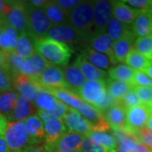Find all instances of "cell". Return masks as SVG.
Returning a JSON list of instances; mask_svg holds the SVG:
<instances>
[{
    "label": "cell",
    "mask_w": 152,
    "mask_h": 152,
    "mask_svg": "<svg viewBox=\"0 0 152 152\" xmlns=\"http://www.w3.org/2000/svg\"><path fill=\"white\" fill-rule=\"evenodd\" d=\"M63 73L69 91L75 94L86 81L81 72L75 65L65 66Z\"/></svg>",
    "instance_id": "25"
},
{
    "label": "cell",
    "mask_w": 152,
    "mask_h": 152,
    "mask_svg": "<svg viewBox=\"0 0 152 152\" xmlns=\"http://www.w3.org/2000/svg\"><path fill=\"white\" fill-rule=\"evenodd\" d=\"M69 107L65 104L58 101L57 107L52 111L45 112V111H37V116L42 119V122H46L51 119H63L66 113L69 110Z\"/></svg>",
    "instance_id": "37"
},
{
    "label": "cell",
    "mask_w": 152,
    "mask_h": 152,
    "mask_svg": "<svg viewBox=\"0 0 152 152\" xmlns=\"http://www.w3.org/2000/svg\"><path fill=\"white\" fill-rule=\"evenodd\" d=\"M126 4L140 12H148L149 1L148 0H127L124 1Z\"/></svg>",
    "instance_id": "47"
},
{
    "label": "cell",
    "mask_w": 152,
    "mask_h": 152,
    "mask_svg": "<svg viewBox=\"0 0 152 152\" xmlns=\"http://www.w3.org/2000/svg\"><path fill=\"white\" fill-rule=\"evenodd\" d=\"M86 136L68 132L54 143H45L44 148L48 152H64L69 151H81V146Z\"/></svg>",
    "instance_id": "10"
},
{
    "label": "cell",
    "mask_w": 152,
    "mask_h": 152,
    "mask_svg": "<svg viewBox=\"0 0 152 152\" xmlns=\"http://www.w3.org/2000/svg\"><path fill=\"white\" fill-rule=\"evenodd\" d=\"M112 3L114 18L126 26H132L140 11L129 7L124 1H112Z\"/></svg>",
    "instance_id": "18"
},
{
    "label": "cell",
    "mask_w": 152,
    "mask_h": 152,
    "mask_svg": "<svg viewBox=\"0 0 152 152\" xmlns=\"http://www.w3.org/2000/svg\"><path fill=\"white\" fill-rule=\"evenodd\" d=\"M50 65L51 64L42 57L35 53L25 59L22 66V74L35 78L41 75Z\"/></svg>",
    "instance_id": "21"
},
{
    "label": "cell",
    "mask_w": 152,
    "mask_h": 152,
    "mask_svg": "<svg viewBox=\"0 0 152 152\" xmlns=\"http://www.w3.org/2000/svg\"><path fill=\"white\" fill-rule=\"evenodd\" d=\"M148 107H149V108H150V110H151V113H152V103L150 104V105H149Z\"/></svg>",
    "instance_id": "59"
},
{
    "label": "cell",
    "mask_w": 152,
    "mask_h": 152,
    "mask_svg": "<svg viewBox=\"0 0 152 152\" xmlns=\"http://www.w3.org/2000/svg\"><path fill=\"white\" fill-rule=\"evenodd\" d=\"M106 85L107 93L117 101H120L127 93L133 89V86L126 82L114 80L111 79H108L106 81Z\"/></svg>",
    "instance_id": "32"
},
{
    "label": "cell",
    "mask_w": 152,
    "mask_h": 152,
    "mask_svg": "<svg viewBox=\"0 0 152 152\" xmlns=\"http://www.w3.org/2000/svg\"><path fill=\"white\" fill-rule=\"evenodd\" d=\"M18 40V31L5 24L0 31V50L4 51L7 53H15Z\"/></svg>",
    "instance_id": "24"
},
{
    "label": "cell",
    "mask_w": 152,
    "mask_h": 152,
    "mask_svg": "<svg viewBox=\"0 0 152 152\" xmlns=\"http://www.w3.org/2000/svg\"><path fill=\"white\" fill-rule=\"evenodd\" d=\"M29 2L31 3V5L37 7V8H43L45 4L48 3V1H45V0H32V1H29Z\"/></svg>",
    "instance_id": "52"
},
{
    "label": "cell",
    "mask_w": 152,
    "mask_h": 152,
    "mask_svg": "<svg viewBox=\"0 0 152 152\" xmlns=\"http://www.w3.org/2000/svg\"><path fill=\"white\" fill-rule=\"evenodd\" d=\"M8 57L9 53L3 50H0V68L8 67Z\"/></svg>",
    "instance_id": "49"
},
{
    "label": "cell",
    "mask_w": 152,
    "mask_h": 152,
    "mask_svg": "<svg viewBox=\"0 0 152 152\" xmlns=\"http://www.w3.org/2000/svg\"><path fill=\"white\" fill-rule=\"evenodd\" d=\"M144 73H145L147 75L149 76L151 79L152 80V61H151V63H150V64L149 66L147 67L146 69H145V71H143Z\"/></svg>",
    "instance_id": "54"
},
{
    "label": "cell",
    "mask_w": 152,
    "mask_h": 152,
    "mask_svg": "<svg viewBox=\"0 0 152 152\" xmlns=\"http://www.w3.org/2000/svg\"><path fill=\"white\" fill-rule=\"evenodd\" d=\"M81 151L83 152H116V151H112L109 150L106 147L102 146L100 145L96 144V142H94L89 137L86 136L84 142L82 144Z\"/></svg>",
    "instance_id": "41"
},
{
    "label": "cell",
    "mask_w": 152,
    "mask_h": 152,
    "mask_svg": "<svg viewBox=\"0 0 152 152\" xmlns=\"http://www.w3.org/2000/svg\"><path fill=\"white\" fill-rule=\"evenodd\" d=\"M47 38L67 45L77 43L81 40L80 36L69 24L53 26L47 35Z\"/></svg>",
    "instance_id": "13"
},
{
    "label": "cell",
    "mask_w": 152,
    "mask_h": 152,
    "mask_svg": "<svg viewBox=\"0 0 152 152\" xmlns=\"http://www.w3.org/2000/svg\"><path fill=\"white\" fill-rule=\"evenodd\" d=\"M116 152H130V151H129L127 149H125V148H124V147L118 146V148L116 149Z\"/></svg>",
    "instance_id": "57"
},
{
    "label": "cell",
    "mask_w": 152,
    "mask_h": 152,
    "mask_svg": "<svg viewBox=\"0 0 152 152\" xmlns=\"http://www.w3.org/2000/svg\"><path fill=\"white\" fill-rule=\"evenodd\" d=\"M40 87L41 91L53 90H68L69 86L65 81L63 69L58 66L50 65L37 77L33 78Z\"/></svg>",
    "instance_id": "5"
},
{
    "label": "cell",
    "mask_w": 152,
    "mask_h": 152,
    "mask_svg": "<svg viewBox=\"0 0 152 152\" xmlns=\"http://www.w3.org/2000/svg\"><path fill=\"white\" fill-rule=\"evenodd\" d=\"M48 91L53 94L61 102L65 104L69 107L75 109V110L79 108L83 102V100L79 97L75 93L72 92L68 90H53V91Z\"/></svg>",
    "instance_id": "33"
},
{
    "label": "cell",
    "mask_w": 152,
    "mask_h": 152,
    "mask_svg": "<svg viewBox=\"0 0 152 152\" xmlns=\"http://www.w3.org/2000/svg\"><path fill=\"white\" fill-rule=\"evenodd\" d=\"M37 109L35 105L27 99L19 95L16 106L6 118L9 123L26 121L31 116L36 115Z\"/></svg>",
    "instance_id": "15"
},
{
    "label": "cell",
    "mask_w": 152,
    "mask_h": 152,
    "mask_svg": "<svg viewBox=\"0 0 152 152\" xmlns=\"http://www.w3.org/2000/svg\"><path fill=\"white\" fill-rule=\"evenodd\" d=\"M113 17L112 1L93 2V34L106 31L109 20ZM92 34V35H93Z\"/></svg>",
    "instance_id": "9"
},
{
    "label": "cell",
    "mask_w": 152,
    "mask_h": 152,
    "mask_svg": "<svg viewBox=\"0 0 152 152\" xmlns=\"http://www.w3.org/2000/svg\"><path fill=\"white\" fill-rule=\"evenodd\" d=\"M13 90L12 75L9 67L0 68V91Z\"/></svg>",
    "instance_id": "42"
},
{
    "label": "cell",
    "mask_w": 152,
    "mask_h": 152,
    "mask_svg": "<svg viewBox=\"0 0 152 152\" xmlns=\"http://www.w3.org/2000/svg\"><path fill=\"white\" fill-rule=\"evenodd\" d=\"M148 12L152 15V0L149 1V10H148Z\"/></svg>",
    "instance_id": "58"
},
{
    "label": "cell",
    "mask_w": 152,
    "mask_h": 152,
    "mask_svg": "<svg viewBox=\"0 0 152 152\" xmlns=\"http://www.w3.org/2000/svg\"><path fill=\"white\" fill-rule=\"evenodd\" d=\"M106 32L109 36V37L113 41V42H116L133 31L131 26H126L114 17H112L107 26Z\"/></svg>",
    "instance_id": "29"
},
{
    "label": "cell",
    "mask_w": 152,
    "mask_h": 152,
    "mask_svg": "<svg viewBox=\"0 0 152 152\" xmlns=\"http://www.w3.org/2000/svg\"><path fill=\"white\" fill-rule=\"evenodd\" d=\"M35 41L36 39L33 38L28 32L20 33L15 53L23 59H26L29 57L35 54Z\"/></svg>",
    "instance_id": "27"
},
{
    "label": "cell",
    "mask_w": 152,
    "mask_h": 152,
    "mask_svg": "<svg viewBox=\"0 0 152 152\" xmlns=\"http://www.w3.org/2000/svg\"><path fill=\"white\" fill-rule=\"evenodd\" d=\"M125 63L126 65L130 67L134 70L145 71V69L150 64L151 61H149L144 56H142L140 53H139L136 50L133 48L127 56Z\"/></svg>",
    "instance_id": "35"
},
{
    "label": "cell",
    "mask_w": 152,
    "mask_h": 152,
    "mask_svg": "<svg viewBox=\"0 0 152 152\" xmlns=\"http://www.w3.org/2000/svg\"><path fill=\"white\" fill-rule=\"evenodd\" d=\"M13 152H22V151H13Z\"/></svg>",
    "instance_id": "61"
},
{
    "label": "cell",
    "mask_w": 152,
    "mask_h": 152,
    "mask_svg": "<svg viewBox=\"0 0 152 152\" xmlns=\"http://www.w3.org/2000/svg\"><path fill=\"white\" fill-rule=\"evenodd\" d=\"M64 152H81V151H64Z\"/></svg>",
    "instance_id": "60"
},
{
    "label": "cell",
    "mask_w": 152,
    "mask_h": 152,
    "mask_svg": "<svg viewBox=\"0 0 152 152\" xmlns=\"http://www.w3.org/2000/svg\"><path fill=\"white\" fill-rule=\"evenodd\" d=\"M80 55L83 56L92 65L102 70L109 69L110 66L112 64L107 56L102 54L101 53H98L96 51L93 50L91 48H86L82 52Z\"/></svg>",
    "instance_id": "28"
},
{
    "label": "cell",
    "mask_w": 152,
    "mask_h": 152,
    "mask_svg": "<svg viewBox=\"0 0 152 152\" xmlns=\"http://www.w3.org/2000/svg\"><path fill=\"white\" fill-rule=\"evenodd\" d=\"M136 37L131 32L113 44V56L117 63H124L127 56L134 48Z\"/></svg>",
    "instance_id": "23"
},
{
    "label": "cell",
    "mask_w": 152,
    "mask_h": 152,
    "mask_svg": "<svg viewBox=\"0 0 152 152\" xmlns=\"http://www.w3.org/2000/svg\"><path fill=\"white\" fill-rule=\"evenodd\" d=\"M27 17V32L36 40L47 37L53 25L48 20L42 8H37L29 1L25 2Z\"/></svg>",
    "instance_id": "3"
},
{
    "label": "cell",
    "mask_w": 152,
    "mask_h": 152,
    "mask_svg": "<svg viewBox=\"0 0 152 152\" xmlns=\"http://www.w3.org/2000/svg\"><path fill=\"white\" fill-rule=\"evenodd\" d=\"M89 137L96 144L106 147L109 150L116 151L118 148V144L113 134H108L107 132H97V131H92Z\"/></svg>",
    "instance_id": "36"
},
{
    "label": "cell",
    "mask_w": 152,
    "mask_h": 152,
    "mask_svg": "<svg viewBox=\"0 0 152 152\" xmlns=\"http://www.w3.org/2000/svg\"><path fill=\"white\" fill-rule=\"evenodd\" d=\"M132 31L136 37L152 35V15L149 12H139L132 25Z\"/></svg>",
    "instance_id": "22"
},
{
    "label": "cell",
    "mask_w": 152,
    "mask_h": 152,
    "mask_svg": "<svg viewBox=\"0 0 152 152\" xmlns=\"http://www.w3.org/2000/svg\"><path fill=\"white\" fill-rule=\"evenodd\" d=\"M89 42L93 50L107 56L112 64H117L113 56V41L106 31L94 33L89 39Z\"/></svg>",
    "instance_id": "14"
},
{
    "label": "cell",
    "mask_w": 152,
    "mask_h": 152,
    "mask_svg": "<svg viewBox=\"0 0 152 152\" xmlns=\"http://www.w3.org/2000/svg\"><path fill=\"white\" fill-rule=\"evenodd\" d=\"M151 114V113L149 107L144 104L127 109L124 129L137 138V132L145 127Z\"/></svg>",
    "instance_id": "6"
},
{
    "label": "cell",
    "mask_w": 152,
    "mask_h": 152,
    "mask_svg": "<svg viewBox=\"0 0 152 152\" xmlns=\"http://www.w3.org/2000/svg\"><path fill=\"white\" fill-rule=\"evenodd\" d=\"M105 119L113 130L124 129L126 126V109L119 103L104 113Z\"/></svg>",
    "instance_id": "20"
},
{
    "label": "cell",
    "mask_w": 152,
    "mask_h": 152,
    "mask_svg": "<svg viewBox=\"0 0 152 152\" xmlns=\"http://www.w3.org/2000/svg\"><path fill=\"white\" fill-rule=\"evenodd\" d=\"M5 20L4 19V15H0V31L2 30V28L4 27V26L5 25Z\"/></svg>",
    "instance_id": "56"
},
{
    "label": "cell",
    "mask_w": 152,
    "mask_h": 152,
    "mask_svg": "<svg viewBox=\"0 0 152 152\" xmlns=\"http://www.w3.org/2000/svg\"><path fill=\"white\" fill-rule=\"evenodd\" d=\"M134 152H151V151L149 148H147L146 146H145L144 145H142L141 143L138 142V144L135 147V150Z\"/></svg>",
    "instance_id": "53"
},
{
    "label": "cell",
    "mask_w": 152,
    "mask_h": 152,
    "mask_svg": "<svg viewBox=\"0 0 152 152\" xmlns=\"http://www.w3.org/2000/svg\"><path fill=\"white\" fill-rule=\"evenodd\" d=\"M0 152H11L4 135H0Z\"/></svg>",
    "instance_id": "51"
},
{
    "label": "cell",
    "mask_w": 152,
    "mask_h": 152,
    "mask_svg": "<svg viewBox=\"0 0 152 152\" xmlns=\"http://www.w3.org/2000/svg\"><path fill=\"white\" fill-rule=\"evenodd\" d=\"M56 4L66 12L68 15L73 10L75 7L79 5L81 1L80 0H57L55 1Z\"/></svg>",
    "instance_id": "46"
},
{
    "label": "cell",
    "mask_w": 152,
    "mask_h": 152,
    "mask_svg": "<svg viewBox=\"0 0 152 152\" xmlns=\"http://www.w3.org/2000/svg\"><path fill=\"white\" fill-rule=\"evenodd\" d=\"M106 80H86L76 95L84 102L96 107L107 94Z\"/></svg>",
    "instance_id": "7"
},
{
    "label": "cell",
    "mask_w": 152,
    "mask_h": 152,
    "mask_svg": "<svg viewBox=\"0 0 152 152\" xmlns=\"http://www.w3.org/2000/svg\"><path fill=\"white\" fill-rule=\"evenodd\" d=\"M58 102V100L55 97L53 94H51L48 91L42 90L38 93L37 96L34 102V104L39 111L48 112V111L53 110L57 107Z\"/></svg>",
    "instance_id": "34"
},
{
    "label": "cell",
    "mask_w": 152,
    "mask_h": 152,
    "mask_svg": "<svg viewBox=\"0 0 152 152\" xmlns=\"http://www.w3.org/2000/svg\"><path fill=\"white\" fill-rule=\"evenodd\" d=\"M69 24L80 36L81 39H90L93 34V2L81 1L69 14Z\"/></svg>",
    "instance_id": "2"
},
{
    "label": "cell",
    "mask_w": 152,
    "mask_h": 152,
    "mask_svg": "<svg viewBox=\"0 0 152 152\" xmlns=\"http://www.w3.org/2000/svg\"><path fill=\"white\" fill-rule=\"evenodd\" d=\"M31 145H39L45 140L44 124L37 115H33L25 121Z\"/></svg>",
    "instance_id": "16"
},
{
    "label": "cell",
    "mask_w": 152,
    "mask_h": 152,
    "mask_svg": "<svg viewBox=\"0 0 152 152\" xmlns=\"http://www.w3.org/2000/svg\"><path fill=\"white\" fill-rule=\"evenodd\" d=\"M74 65L79 69L86 80H105L107 75L106 71L92 65L81 55L78 56Z\"/></svg>",
    "instance_id": "17"
},
{
    "label": "cell",
    "mask_w": 152,
    "mask_h": 152,
    "mask_svg": "<svg viewBox=\"0 0 152 152\" xmlns=\"http://www.w3.org/2000/svg\"><path fill=\"white\" fill-rule=\"evenodd\" d=\"M63 121L69 132H74L84 136H88L92 132L91 124L75 109L69 107Z\"/></svg>",
    "instance_id": "12"
},
{
    "label": "cell",
    "mask_w": 152,
    "mask_h": 152,
    "mask_svg": "<svg viewBox=\"0 0 152 152\" xmlns=\"http://www.w3.org/2000/svg\"><path fill=\"white\" fill-rule=\"evenodd\" d=\"M22 152H48L43 145H29Z\"/></svg>",
    "instance_id": "48"
},
{
    "label": "cell",
    "mask_w": 152,
    "mask_h": 152,
    "mask_svg": "<svg viewBox=\"0 0 152 152\" xmlns=\"http://www.w3.org/2000/svg\"><path fill=\"white\" fill-rule=\"evenodd\" d=\"M12 84L13 88L16 90V92L20 96L34 104L38 93L41 91V89L35 82L33 77L26 74H20L12 78Z\"/></svg>",
    "instance_id": "11"
},
{
    "label": "cell",
    "mask_w": 152,
    "mask_h": 152,
    "mask_svg": "<svg viewBox=\"0 0 152 152\" xmlns=\"http://www.w3.org/2000/svg\"><path fill=\"white\" fill-rule=\"evenodd\" d=\"M118 103L121 106H123L126 110L141 104L140 100H139V98L137 97L134 91H133V89L131 90L130 91L127 93L120 101H118Z\"/></svg>",
    "instance_id": "43"
},
{
    "label": "cell",
    "mask_w": 152,
    "mask_h": 152,
    "mask_svg": "<svg viewBox=\"0 0 152 152\" xmlns=\"http://www.w3.org/2000/svg\"><path fill=\"white\" fill-rule=\"evenodd\" d=\"M42 9L52 25L60 26L69 24V15L57 5L55 1H48Z\"/></svg>",
    "instance_id": "26"
},
{
    "label": "cell",
    "mask_w": 152,
    "mask_h": 152,
    "mask_svg": "<svg viewBox=\"0 0 152 152\" xmlns=\"http://www.w3.org/2000/svg\"><path fill=\"white\" fill-rule=\"evenodd\" d=\"M138 141L141 143L145 146L152 150V131H151L146 127L143 128L137 132Z\"/></svg>",
    "instance_id": "45"
},
{
    "label": "cell",
    "mask_w": 152,
    "mask_h": 152,
    "mask_svg": "<svg viewBox=\"0 0 152 152\" xmlns=\"http://www.w3.org/2000/svg\"><path fill=\"white\" fill-rule=\"evenodd\" d=\"M19 94L14 90L0 91V114L8 117L16 106Z\"/></svg>",
    "instance_id": "31"
},
{
    "label": "cell",
    "mask_w": 152,
    "mask_h": 152,
    "mask_svg": "<svg viewBox=\"0 0 152 152\" xmlns=\"http://www.w3.org/2000/svg\"><path fill=\"white\" fill-rule=\"evenodd\" d=\"M135 75V70L131 69L126 64H119L110 68L108 70L109 79L114 80H120L131 85L133 86V81Z\"/></svg>",
    "instance_id": "30"
},
{
    "label": "cell",
    "mask_w": 152,
    "mask_h": 152,
    "mask_svg": "<svg viewBox=\"0 0 152 152\" xmlns=\"http://www.w3.org/2000/svg\"><path fill=\"white\" fill-rule=\"evenodd\" d=\"M146 128L147 129H149L150 130L152 131V113L151 114V116H150V118H149V119L147 121V124H146Z\"/></svg>",
    "instance_id": "55"
},
{
    "label": "cell",
    "mask_w": 152,
    "mask_h": 152,
    "mask_svg": "<svg viewBox=\"0 0 152 152\" xmlns=\"http://www.w3.org/2000/svg\"><path fill=\"white\" fill-rule=\"evenodd\" d=\"M34 48L37 54L42 57L51 65L58 67L67 66L73 53L69 45L47 37L36 40Z\"/></svg>",
    "instance_id": "1"
},
{
    "label": "cell",
    "mask_w": 152,
    "mask_h": 152,
    "mask_svg": "<svg viewBox=\"0 0 152 152\" xmlns=\"http://www.w3.org/2000/svg\"><path fill=\"white\" fill-rule=\"evenodd\" d=\"M141 86L152 88V80L143 71H135L133 81V87Z\"/></svg>",
    "instance_id": "44"
},
{
    "label": "cell",
    "mask_w": 152,
    "mask_h": 152,
    "mask_svg": "<svg viewBox=\"0 0 152 152\" xmlns=\"http://www.w3.org/2000/svg\"><path fill=\"white\" fill-rule=\"evenodd\" d=\"M8 124H9V122L6 118V117L0 114V135H4Z\"/></svg>",
    "instance_id": "50"
},
{
    "label": "cell",
    "mask_w": 152,
    "mask_h": 152,
    "mask_svg": "<svg viewBox=\"0 0 152 152\" xmlns=\"http://www.w3.org/2000/svg\"><path fill=\"white\" fill-rule=\"evenodd\" d=\"M4 136L11 152L23 151L25 148L31 145L25 121L9 123Z\"/></svg>",
    "instance_id": "4"
},
{
    "label": "cell",
    "mask_w": 152,
    "mask_h": 152,
    "mask_svg": "<svg viewBox=\"0 0 152 152\" xmlns=\"http://www.w3.org/2000/svg\"><path fill=\"white\" fill-rule=\"evenodd\" d=\"M133 91H134L141 104L149 106L150 104L152 103V88L134 86Z\"/></svg>",
    "instance_id": "40"
},
{
    "label": "cell",
    "mask_w": 152,
    "mask_h": 152,
    "mask_svg": "<svg viewBox=\"0 0 152 152\" xmlns=\"http://www.w3.org/2000/svg\"><path fill=\"white\" fill-rule=\"evenodd\" d=\"M25 59L19 57L15 53H9L8 57V67L12 75V78L22 74V66Z\"/></svg>",
    "instance_id": "39"
},
{
    "label": "cell",
    "mask_w": 152,
    "mask_h": 152,
    "mask_svg": "<svg viewBox=\"0 0 152 152\" xmlns=\"http://www.w3.org/2000/svg\"><path fill=\"white\" fill-rule=\"evenodd\" d=\"M10 10L8 14L4 15L5 23L10 27L14 28L18 32H27L28 24L25 2L10 1Z\"/></svg>",
    "instance_id": "8"
},
{
    "label": "cell",
    "mask_w": 152,
    "mask_h": 152,
    "mask_svg": "<svg viewBox=\"0 0 152 152\" xmlns=\"http://www.w3.org/2000/svg\"><path fill=\"white\" fill-rule=\"evenodd\" d=\"M134 49L149 61H152V35L136 38L134 42Z\"/></svg>",
    "instance_id": "38"
},
{
    "label": "cell",
    "mask_w": 152,
    "mask_h": 152,
    "mask_svg": "<svg viewBox=\"0 0 152 152\" xmlns=\"http://www.w3.org/2000/svg\"><path fill=\"white\" fill-rule=\"evenodd\" d=\"M45 143L51 144L58 140L68 133L63 119H51L44 122Z\"/></svg>",
    "instance_id": "19"
}]
</instances>
